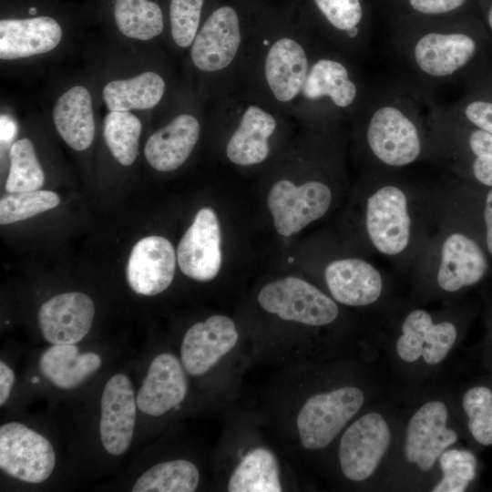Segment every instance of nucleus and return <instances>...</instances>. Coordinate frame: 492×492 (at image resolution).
<instances>
[{
	"mask_svg": "<svg viewBox=\"0 0 492 492\" xmlns=\"http://www.w3.org/2000/svg\"><path fill=\"white\" fill-rule=\"evenodd\" d=\"M430 304L400 297L371 319L373 338L387 370L389 391L403 404L444 376L471 319L462 299L439 302L436 308Z\"/></svg>",
	"mask_w": 492,
	"mask_h": 492,
	"instance_id": "obj_1",
	"label": "nucleus"
},
{
	"mask_svg": "<svg viewBox=\"0 0 492 492\" xmlns=\"http://www.w3.org/2000/svg\"><path fill=\"white\" fill-rule=\"evenodd\" d=\"M362 201L367 248L410 272L439 222V185H428L405 169H368Z\"/></svg>",
	"mask_w": 492,
	"mask_h": 492,
	"instance_id": "obj_2",
	"label": "nucleus"
},
{
	"mask_svg": "<svg viewBox=\"0 0 492 492\" xmlns=\"http://www.w3.org/2000/svg\"><path fill=\"white\" fill-rule=\"evenodd\" d=\"M436 101L399 75L367 86L354 116L368 169H401L430 161V120Z\"/></svg>",
	"mask_w": 492,
	"mask_h": 492,
	"instance_id": "obj_3",
	"label": "nucleus"
},
{
	"mask_svg": "<svg viewBox=\"0 0 492 492\" xmlns=\"http://www.w3.org/2000/svg\"><path fill=\"white\" fill-rule=\"evenodd\" d=\"M462 440L451 384L443 376L403 404L398 445L383 492L430 491L438 478L442 454Z\"/></svg>",
	"mask_w": 492,
	"mask_h": 492,
	"instance_id": "obj_4",
	"label": "nucleus"
},
{
	"mask_svg": "<svg viewBox=\"0 0 492 492\" xmlns=\"http://www.w3.org/2000/svg\"><path fill=\"white\" fill-rule=\"evenodd\" d=\"M487 271L479 243L439 211L438 226L410 271L406 298L421 304L459 300Z\"/></svg>",
	"mask_w": 492,
	"mask_h": 492,
	"instance_id": "obj_5",
	"label": "nucleus"
},
{
	"mask_svg": "<svg viewBox=\"0 0 492 492\" xmlns=\"http://www.w3.org/2000/svg\"><path fill=\"white\" fill-rule=\"evenodd\" d=\"M403 403L389 390L361 413L336 439L342 479L358 488L383 492L400 436Z\"/></svg>",
	"mask_w": 492,
	"mask_h": 492,
	"instance_id": "obj_6",
	"label": "nucleus"
},
{
	"mask_svg": "<svg viewBox=\"0 0 492 492\" xmlns=\"http://www.w3.org/2000/svg\"><path fill=\"white\" fill-rule=\"evenodd\" d=\"M380 359H361L342 381L325 384L305 400L296 419L303 448L313 452L330 448L359 413L388 392V374L379 367Z\"/></svg>",
	"mask_w": 492,
	"mask_h": 492,
	"instance_id": "obj_7",
	"label": "nucleus"
},
{
	"mask_svg": "<svg viewBox=\"0 0 492 492\" xmlns=\"http://www.w3.org/2000/svg\"><path fill=\"white\" fill-rule=\"evenodd\" d=\"M397 30L388 39L397 75L433 94L457 77L474 60L478 45L466 31L449 25H419Z\"/></svg>",
	"mask_w": 492,
	"mask_h": 492,
	"instance_id": "obj_8",
	"label": "nucleus"
},
{
	"mask_svg": "<svg viewBox=\"0 0 492 492\" xmlns=\"http://www.w3.org/2000/svg\"><path fill=\"white\" fill-rule=\"evenodd\" d=\"M430 161L492 187V134L436 103L430 120Z\"/></svg>",
	"mask_w": 492,
	"mask_h": 492,
	"instance_id": "obj_9",
	"label": "nucleus"
},
{
	"mask_svg": "<svg viewBox=\"0 0 492 492\" xmlns=\"http://www.w3.org/2000/svg\"><path fill=\"white\" fill-rule=\"evenodd\" d=\"M323 279L336 302L365 310L370 318L381 314L400 298L393 279L364 258L331 261L323 270Z\"/></svg>",
	"mask_w": 492,
	"mask_h": 492,
	"instance_id": "obj_10",
	"label": "nucleus"
},
{
	"mask_svg": "<svg viewBox=\"0 0 492 492\" xmlns=\"http://www.w3.org/2000/svg\"><path fill=\"white\" fill-rule=\"evenodd\" d=\"M343 53L319 56L310 66L302 97L320 108V115L329 118L354 117L366 92Z\"/></svg>",
	"mask_w": 492,
	"mask_h": 492,
	"instance_id": "obj_11",
	"label": "nucleus"
},
{
	"mask_svg": "<svg viewBox=\"0 0 492 492\" xmlns=\"http://www.w3.org/2000/svg\"><path fill=\"white\" fill-rule=\"evenodd\" d=\"M258 302L264 311L282 320L312 327L332 326L341 318L339 303L330 295L292 276L264 285L258 294Z\"/></svg>",
	"mask_w": 492,
	"mask_h": 492,
	"instance_id": "obj_12",
	"label": "nucleus"
},
{
	"mask_svg": "<svg viewBox=\"0 0 492 492\" xmlns=\"http://www.w3.org/2000/svg\"><path fill=\"white\" fill-rule=\"evenodd\" d=\"M333 200V190L324 181L312 179L295 186L288 179H281L271 188L267 205L276 231L289 237L323 217Z\"/></svg>",
	"mask_w": 492,
	"mask_h": 492,
	"instance_id": "obj_13",
	"label": "nucleus"
},
{
	"mask_svg": "<svg viewBox=\"0 0 492 492\" xmlns=\"http://www.w3.org/2000/svg\"><path fill=\"white\" fill-rule=\"evenodd\" d=\"M56 466V454L44 436L18 422L0 426V468L31 484L46 481Z\"/></svg>",
	"mask_w": 492,
	"mask_h": 492,
	"instance_id": "obj_14",
	"label": "nucleus"
},
{
	"mask_svg": "<svg viewBox=\"0 0 492 492\" xmlns=\"http://www.w3.org/2000/svg\"><path fill=\"white\" fill-rule=\"evenodd\" d=\"M220 228L210 208L200 209L179 242L177 260L181 272L200 282L214 279L221 266Z\"/></svg>",
	"mask_w": 492,
	"mask_h": 492,
	"instance_id": "obj_15",
	"label": "nucleus"
},
{
	"mask_svg": "<svg viewBox=\"0 0 492 492\" xmlns=\"http://www.w3.org/2000/svg\"><path fill=\"white\" fill-rule=\"evenodd\" d=\"M137 400L130 379L124 374L111 376L100 399L99 435L104 449L120 456L129 447L136 424Z\"/></svg>",
	"mask_w": 492,
	"mask_h": 492,
	"instance_id": "obj_16",
	"label": "nucleus"
},
{
	"mask_svg": "<svg viewBox=\"0 0 492 492\" xmlns=\"http://www.w3.org/2000/svg\"><path fill=\"white\" fill-rule=\"evenodd\" d=\"M241 42L240 20L231 6L215 9L199 29L190 47L194 66L203 72H217L234 60Z\"/></svg>",
	"mask_w": 492,
	"mask_h": 492,
	"instance_id": "obj_17",
	"label": "nucleus"
},
{
	"mask_svg": "<svg viewBox=\"0 0 492 492\" xmlns=\"http://www.w3.org/2000/svg\"><path fill=\"white\" fill-rule=\"evenodd\" d=\"M239 333L234 322L225 315H212L193 324L180 346V361L192 376L208 373L236 345Z\"/></svg>",
	"mask_w": 492,
	"mask_h": 492,
	"instance_id": "obj_18",
	"label": "nucleus"
},
{
	"mask_svg": "<svg viewBox=\"0 0 492 492\" xmlns=\"http://www.w3.org/2000/svg\"><path fill=\"white\" fill-rule=\"evenodd\" d=\"M451 399L468 446L474 451L492 446V373L451 384Z\"/></svg>",
	"mask_w": 492,
	"mask_h": 492,
	"instance_id": "obj_19",
	"label": "nucleus"
},
{
	"mask_svg": "<svg viewBox=\"0 0 492 492\" xmlns=\"http://www.w3.org/2000/svg\"><path fill=\"white\" fill-rule=\"evenodd\" d=\"M95 314L90 297L78 292L57 294L38 311V324L44 338L52 344L80 342L89 332Z\"/></svg>",
	"mask_w": 492,
	"mask_h": 492,
	"instance_id": "obj_20",
	"label": "nucleus"
},
{
	"mask_svg": "<svg viewBox=\"0 0 492 492\" xmlns=\"http://www.w3.org/2000/svg\"><path fill=\"white\" fill-rule=\"evenodd\" d=\"M176 268V253L170 241L160 236L139 240L127 264V280L138 294L157 295L171 283Z\"/></svg>",
	"mask_w": 492,
	"mask_h": 492,
	"instance_id": "obj_21",
	"label": "nucleus"
},
{
	"mask_svg": "<svg viewBox=\"0 0 492 492\" xmlns=\"http://www.w3.org/2000/svg\"><path fill=\"white\" fill-rule=\"evenodd\" d=\"M186 373L176 355H157L138 392V408L146 415L159 416L179 405L188 393Z\"/></svg>",
	"mask_w": 492,
	"mask_h": 492,
	"instance_id": "obj_22",
	"label": "nucleus"
},
{
	"mask_svg": "<svg viewBox=\"0 0 492 492\" xmlns=\"http://www.w3.org/2000/svg\"><path fill=\"white\" fill-rule=\"evenodd\" d=\"M311 62L303 46L291 37L276 40L264 63L265 79L272 96L287 103L302 93Z\"/></svg>",
	"mask_w": 492,
	"mask_h": 492,
	"instance_id": "obj_23",
	"label": "nucleus"
},
{
	"mask_svg": "<svg viewBox=\"0 0 492 492\" xmlns=\"http://www.w3.org/2000/svg\"><path fill=\"white\" fill-rule=\"evenodd\" d=\"M62 39V29L50 16L5 18L0 21V58L13 60L55 49Z\"/></svg>",
	"mask_w": 492,
	"mask_h": 492,
	"instance_id": "obj_24",
	"label": "nucleus"
},
{
	"mask_svg": "<svg viewBox=\"0 0 492 492\" xmlns=\"http://www.w3.org/2000/svg\"><path fill=\"white\" fill-rule=\"evenodd\" d=\"M200 132L199 120L183 113L154 132L147 140L144 154L149 164L162 172L180 167L193 150Z\"/></svg>",
	"mask_w": 492,
	"mask_h": 492,
	"instance_id": "obj_25",
	"label": "nucleus"
},
{
	"mask_svg": "<svg viewBox=\"0 0 492 492\" xmlns=\"http://www.w3.org/2000/svg\"><path fill=\"white\" fill-rule=\"evenodd\" d=\"M275 128L276 119L270 112L256 105L249 106L228 142V159L241 166L261 163L268 157V140Z\"/></svg>",
	"mask_w": 492,
	"mask_h": 492,
	"instance_id": "obj_26",
	"label": "nucleus"
},
{
	"mask_svg": "<svg viewBox=\"0 0 492 492\" xmlns=\"http://www.w3.org/2000/svg\"><path fill=\"white\" fill-rule=\"evenodd\" d=\"M55 127L64 141L75 150L87 149L95 135L92 98L82 86L63 93L53 108Z\"/></svg>",
	"mask_w": 492,
	"mask_h": 492,
	"instance_id": "obj_27",
	"label": "nucleus"
},
{
	"mask_svg": "<svg viewBox=\"0 0 492 492\" xmlns=\"http://www.w3.org/2000/svg\"><path fill=\"white\" fill-rule=\"evenodd\" d=\"M101 363L100 355L93 352L80 353L76 343L52 344L42 353L38 367L55 386L68 390L97 372Z\"/></svg>",
	"mask_w": 492,
	"mask_h": 492,
	"instance_id": "obj_28",
	"label": "nucleus"
},
{
	"mask_svg": "<svg viewBox=\"0 0 492 492\" xmlns=\"http://www.w3.org/2000/svg\"><path fill=\"white\" fill-rule=\"evenodd\" d=\"M165 87L160 75L146 71L131 78L107 83L102 97L109 111L149 109L161 100Z\"/></svg>",
	"mask_w": 492,
	"mask_h": 492,
	"instance_id": "obj_29",
	"label": "nucleus"
},
{
	"mask_svg": "<svg viewBox=\"0 0 492 492\" xmlns=\"http://www.w3.org/2000/svg\"><path fill=\"white\" fill-rule=\"evenodd\" d=\"M333 32L337 36L336 47L342 53L364 51L369 39L364 26L361 0H313Z\"/></svg>",
	"mask_w": 492,
	"mask_h": 492,
	"instance_id": "obj_30",
	"label": "nucleus"
},
{
	"mask_svg": "<svg viewBox=\"0 0 492 492\" xmlns=\"http://www.w3.org/2000/svg\"><path fill=\"white\" fill-rule=\"evenodd\" d=\"M280 466L274 454L257 447L249 451L233 470L229 483L231 492L282 491Z\"/></svg>",
	"mask_w": 492,
	"mask_h": 492,
	"instance_id": "obj_31",
	"label": "nucleus"
},
{
	"mask_svg": "<svg viewBox=\"0 0 492 492\" xmlns=\"http://www.w3.org/2000/svg\"><path fill=\"white\" fill-rule=\"evenodd\" d=\"M200 482L197 466L186 459L159 463L145 471L132 487L133 492H193Z\"/></svg>",
	"mask_w": 492,
	"mask_h": 492,
	"instance_id": "obj_32",
	"label": "nucleus"
},
{
	"mask_svg": "<svg viewBox=\"0 0 492 492\" xmlns=\"http://www.w3.org/2000/svg\"><path fill=\"white\" fill-rule=\"evenodd\" d=\"M113 13L118 29L129 38L150 40L164 27L161 8L150 0H114Z\"/></svg>",
	"mask_w": 492,
	"mask_h": 492,
	"instance_id": "obj_33",
	"label": "nucleus"
},
{
	"mask_svg": "<svg viewBox=\"0 0 492 492\" xmlns=\"http://www.w3.org/2000/svg\"><path fill=\"white\" fill-rule=\"evenodd\" d=\"M479 473L476 452L456 445L446 449L438 462V478L430 492H465L474 487Z\"/></svg>",
	"mask_w": 492,
	"mask_h": 492,
	"instance_id": "obj_34",
	"label": "nucleus"
},
{
	"mask_svg": "<svg viewBox=\"0 0 492 492\" xmlns=\"http://www.w3.org/2000/svg\"><path fill=\"white\" fill-rule=\"evenodd\" d=\"M142 126L129 111H110L104 119V138L113 157L123 166L134 163L138 155Z\"/></svg>",
	"mask_w": 492,
	"mask_h": 492,
	"instance_id": "obj_35",
	"label": "nucleus"
},
{
	"mask_svg": "<svg viewBox=\"0 0 492 492\" xmlns=\"http://www.w3.org/2000/svg\"><path fill=\"white\" fill-rule=\"evenodd\" d=\"M10 169L5 190L10 193L38 190L44 184L45 175L37 160L32 141L24 138L10 149Z\"/></svg>",
	"mask_w": 492,
	"mask_h": 492,
	"instance_id": "obj_36",
	"label": "nucleus"
},
{
	"mask_svg": "<svg viewBox=\"0 0 492 492\" xmlns=\"http://www.w3.org/2000/svg\"><path fill=\"white\" fill-rule=\"evenodd\" d=\"M58 195L50 190H30L10 193L0 200V223L11 224L56 208Z\"/></svg>",
	"mask_w": 492,
	"mask_h": 492,
	"instance_id": "obj_37",
	"label": "nucleus"
},
{
	"mask_svg": "<svg viewBox=\"0 0 492 492\" xmlns=\"http://www.w3.org/2000/svg\"><path fill=\"white\" fill-rule=\"evenodd\" d=\"M203 0H170L171 36L179 47L191 46L198 31Z\"/></svg>",
	"mask_w": 492,
	"mask_h": 492,
	"instance_id": "obj_38",
	"label": "nucleus"
},
{
	"mask_svg": "<svg viewBox=\"0 0 492 492\" xmlns=\"http://www.w3.org/2000/svg\"><path fill=\"white\" fill-rule=\"evenodd\" d=\"M447 108L469 124L492 134V98L472 96Z\"/></svg>",
	"mask_w": 492,
	"mask_h": 492,
	"instance_id": "obj_39",
	"label": "nucleus"
},
{
	"mask_svg": "<svg viewBox=\"0 0 492 492\" xmlns=\"http://www.w3.org/2000/svg\"><path fill=\"white\" fill-rule=\"evenodd\" d=\"M416 14L426 17L445 16L458 10L466 0H406Z\"/></svg>",
	"mask_w": 492,
	"mask_h": 492,
	"instance_id": "obj_40",
	"label": "nucleus"
},
{
	"mask_svg": "<svg viewBox=\"0 0 492 492\" xmlns=\"http://www.w3.org/2000/svg\"><path fill=\"white\" fill-rule=\"evenodd\" d=\"M481 366L486 372L492 373V318L489 319L487 333L476 348Z\"/></svg>",
	"mask_w": 492,
	"mask_h": 492,
	"instance_id": "obj_41",
	"label": "nucleus"
},
{
	"mask_svg": "<svg viewBox=\"0 0 492 492\" xmlns=\"http://www.w3.org/2000/svg\"><path fill=\"white\" fill-rule=\"evenodd\" d=\"M15 373L4 361L0 362V405L3 406L10 396L15 383Z\"/></svg>",
	"mask_w": 492,
	"mask_h": 492,
	"instance_id": "obj_42",
	"label": "nucleus"
},
{
	"mask_svg": "<svg viewBox=\"0 0 492 492\" xmlns=\"http://www.w3.org/2000/svg\"><path fill=\"white\" fill-rule=\"evenodd\" d=\"M483 219L486 247L487 251L492 255V187H490L485 198Z\"/></svg>",
	"mask_w": 492,
	"mask_h": 492,
	"instance_id": "obj_43",
	"label": "nucleus"
},
{
	"mask_svg": "<svg viewBox=\"0 0 492 492\" xmlns=\"http://www.w3.org/2000/svg\"><path fill=\"white\" fill-rule=\"evenodd\" d=\"M15 125L6 116H1V142L8 144L15 136Z\"/></svg>",
	"mask_w": 492,
	"mask_h": 492,
	"instance_id": "obj_44",
	"label": "nucleus"
},
{
	"mask_svg": "<svg viewBox=\"0 0 492 492\" xmlns=\"http://www.w3.org/2000/svg\"><path fill=\"white\" fill-rule=\"evenodd\" d=\"M487 23H488V26L492 31V5L488 10V14H487Z\"/></svg>",
	"mask_w": 492,
	"mask_h": 492,
	"instance_id": "obj_45",
	"label": "nucleus"
}]
</instances>
